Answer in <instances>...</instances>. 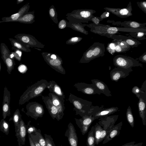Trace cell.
Listing matches in <instances>:
<instances>
[{"instance_id":"cell-11","label":"cell","mask_w":146,"mask_h":146,"mask_svg":"<svg viewBox=\"0 0 146 146\" xmlns=\"http://www.w3.org/2000/svg\"><path fill=\"white\" fill-rule=\"evenodd\" d=\"M1 58L7 67V71L11 74L15 65L14 58H11V52L5 44L2 43L0 44Z\"/></svg>"},{"instance_id":"cell-12","label":"cell","mask_w":146,"mask_h":146,"mask_svg":"<svg viewBox=\"0 0 146 146\" xmlns=\"http://www.w3.org/2000/svg\"><path fill=\"white\" fill-rule=\"evenodd\" d=\"M41 96L46 108L52 118L54 119H56L58 121L61 119L64 115V111L52 104L48 96L42 95Z\"/></svg>"},{"instance_id":"cell-42","label":"cell","mask_w":146,"mask_h":146,"mask_svg":"<svg viewBox=\"0 0 146 146\" xmlns=\"http://www.w3.org/2000/svg\"><path fill=\"white\" fill-rule=\"evenodd\" d=\"M44 135L46 146H55L51 135L46 134H44Z\"/></svg>"},{"instance_id":"cell-18","label":"cell","mask_w":146,"mask_h":146,"mask_svg":"<svg viewBox=\"0 0 146 146\" xmlns=\"http://www.w3.org/2000/svg\"><path fill=\"white\" fill-rule=\"evenodd\" d=\"M11 94L10 91L5 86L4 88L3 99L2 103V116L3 119L11 115L10 103Z\"/></svg>"},{"instance_id":"cell-58","label":"cell","mask_w":146,"mask_h":146,"mask_svg":"<svg viewBox=\"0 0 146 146\" xmlns=\"http://www.w3.org/2000/svg\"><path fill=\"white\" fill-rule=\"evenodd\" d=\"M35 48V49H37L38 50H41V49H40L39 48Z\"/></svg>"},{"instance_id":"cell-54","label":"cell","mask_w":146,"mask_h":146,"mask_svg":"<svg viewBox=\"0 0 146 146\" xmlns=\"http://www.w3.org/2000/svg\"><path fill=\"white\" fill-rule=\"evenodd\" d=\"M140 89L142 91H146V80L143 83Z\"/></svg>"},{"instance_id":"cell-17","label":"cell","mask_w":146,"mask_h":146,"mask_svg":"<svg viewBox=\"0 0 146 146\" xmlns=\"http://www.w3.org/2000/svg\"><path fill=\"white\" fill-rule=\"evenodd\" d=\"M133 71L132 68L125 69L116 67L110 72V78L113 81L117 82L120 79L126 77Z\"/></svg>"},{"instance_id":"cell-36","label":"cell","mask_w":146,"mask_h":146,"mask_svg":"<svg viewBox=\"0 0 146 146\" xmlns=\"http://www.w3.org/2000/svg\"><path fill=\"white\" fill-rule=\"evenodd\" d=\"M94 126H92L88 133L86 140L87 146H95V142L94 135Z\"/></svg>"},{"instance_id":"cell-39","label":"cell","mask_w":146,"mask_h":146,"mask_svg":"<svg viewBox=\"0 0 146 146\" xmlns=\"http://www.w3.org/2000/svg\"><path fill=\"white\" fill-rule=\"evenodd\" d=\"M10 126L9 123L4 119H2L0 122V130L6 135H8Z\"/></svg>"},{"instance_id":"cell-33","label":"cell","mask_w":146,"mask_h":146,"mask_svg":"<svg viewBox=\"0 0 146 146\" xmlns=\"http://www.w3.org/2000/svg\"><path fill=\"white\" fill-rule=\"evenodd\" d=\"M112 41L115 43V52L117 53L124 52L129 50L131 48V46L127 43L123 45H121L120 44L117 40L114 39Z\"/></svg>"},{"instance_id":"cell-55","label":"cell","mask_w":146,"mask_h":146,"mask_svg":"<svg viewBox=\"0 0 146 146\" xmlns=\"http://www.w3.org/2000/svg\"><path fill=\"white\" fill-rule=\"evenodd\" d=\"M28 137L30 146H35L29 134H28Z\"/></svg>"},{"instance_id":"cell-48","label":"cell","mask_w":146,"mask_h":146,"mask_svg":"<svg viewBox=\"0 0 146 146\" xmlns=\"http://www.w3.org/2000/svg\"><path fill=\"white\" fill-rule=\"evenodd\" d=\"M136 142L135 141H131L121 146H142L143 144V142H140L135 144Z\"/></svg>"},{"instance_id":"cell-4","label":"cell","mask_w":146,"mask_h":146,"mask_svg":"<svg viewBox=\"0 0 146 146\" xmlns=\"http://www.w3.org/2000/svg\"><path fill=\"white\" fill-rule=\"evenodd\" d=\"M96 11L92 9H81L74 10L67 13L66 18L68 21L81 23H88L90 21L93 14Z\"/></svg>"},{"instance_id":"cell-57","label":"cell","mask_w":146,"mask_h":146,"mask_svg":"<svg viewBox=\"0 0 146 146\" xmlns=\"http://www.w3.org/2000/svg\"><path fill=\"white\" fill-rule=\"evenodd\" d=\"M24 1V0H17V5L23 2Z\"/></svg>"},{"instance_id":"cell-40","label":"cell","mask_w":146,"mask_h":146,"mask_svg":"<svg viewBox=\"0 0 146 146\" xmlns=\"http://www.w3.org/2000/svg\"><path fill=\"white\" fill-rule=\"evenodd\" d=\"M12 49L14 51L12 52L13 54L14 58L20 62L21 59L22 55V52L20 50L14 47H12Z\"/></svg>"},{"instance_id":"cell-28","label":"cell","mask_w":146,"mask_h":146,"mask_svg":"<svg viewBox=\"0 0 146 146\" xmlns=\"http://www.w3.org/2000/svg\"><path fill=\"white\" fill-rule=\"evenodd\" d=\"M34 13V11L28 12L14 22H18L24 24H32L34 23L35 21Z\"/></svg>"},{"instance_id":"cell-41","label":"cell","mask_w":146,"mask_h":146,"mask_svg":"<svg viewBox=\"0 0 146 146\" xmlns=\"http://www.w3.org/2000/svg\"><path fill=\"white\" fill-rule=\"evenodd\" d=\"M82 39V38L80 36L72 37L66 41V44H67L74 45L80 42Z\"/></svg>"},{"instance_id":"cell-43","label":"cell","mask_w":146,"mask_h":146,"mask_svg":"<svg viewBox=\"0 0 146 146\" xmlns=\"http://www.w3.org/2000/svg\"><path fill=\"white\" fill-rule=\"evenodd\" d=\"M115 44L113 41L109 43L106 48L107 51L112 55L115 52Z\"/></svg>"},{"instance_id":"cell-56","label":"cell","mask_w":146,"mask_h":146,"mask_svg":"<svg viewBox=\"0 0 146 146\" xmlns=\"http://www.w3.org/2000/svg\"><path fill=\"white\" fill-rule=\"evenodd\" d=\"M35 146H41L39 143L35 140H32Z\"/></svg>"},{"instance_id":"cell-1","label":"cell","mask_w":146,"mask_h":146,"mask_svg":"<svg viewBox=\"0 0 146 146\" xmlns=\"http://www.w3.org/2000/svg\"><path fill=\"white\" fill-rule=\"evenodd\" d=\"M49 84L46 80L41 79L29 87L21 96L19 105H22L31 99L41 96Z\"/></svg>"},{"instance_id":"cell-19","label":"cell","mask_w":146,"mask_h":146,"mask_svg":"<svg viewBox=\"0 0 146 146\" xmlns=\"http://www.w3.org/2000/svg\"><path fill=\"white\" fill-rule=\"evenodd\" d=\"M64 135L68 138L70 146H78V138L76 130L73 124L70 122L67 126Z\"/></svg>"},{"instance_id":"cell-26","label":"cell","mask_w":146,"mask_h":146,"mask_svg":"<svg viewBox=\"0 0 146 146\" xmlns=\"http://www.w3.org/2000/svg\"><path fill=\"white\" fill-rule=\"evenodd\" d=\"M48 96L52 104L64 111L65 109L64 103L65 101L64 99L50 92L49 93Z\"/></svg>"},{"instance_id":"cell-44","label":"cell","mask_w":146,"mask_h":146,"mask_svg":"<svg viewBox=\"0 0 146 146\" xmlns=\"http://www.w3.org/2000/svg\"><path fill=\"white\" fill-rule=\"evenodd\" d=\"M31 121H29L27 125V132L28 134H30L32 133L35 132L37 129L34 126L30 124Z\"/></svg>"},{"instance_id":"cell-52","label":"cell","mask_w":146,"mask_h":146,"mask_svg":"<svg viewBox=\"0 0 146 146\" xmlns=\"http://www.w3.org/2000/svg\"><path fill=\"white\" fill-rule=\"evenodd\" d=\"M139 60L143 62L146 63V52H145L139 58Z\"/></svg>"},{"instance_id":"cell-15","label":"cell","mask_w":146,"mask_h":146,"mask_svg":"<svg viewBox=\"0 0 146 146\" xmlns=\"http://www.w3.org/2000/svg\"><path fill=\"white\" fill-rule=\"evenodd\" d=\"M104 9L106 11L110 12L122 18L128 17L132 15L131 3L130 2L127 7L123 8H114L106 7Z\"/></svg>"},{"instance_id":"cell-35","label":"cell","mask_w":146,"mask_h":146,"mask_svg":"<svg viewBox=\"0 0 146 146\" xmlns=\"http://www.w3.org/2000/svg\"><path fill=\"white\" fill-rule=\"evenodd\" d=\"M102 129V127L96 123L94 126V135L95 144L98 145L100 143L101 132Z\"/></svg>"},{"instance_id":"cell-24","label":"cell","mask_w":146,"mask_h":146,"mask_svg":"<svg viewBox=\"0 0 146 146\" xmlns=\"http://www.w3.org/2000/svg\"><path fill=\"white\" fill-rule=\"evenodd\" d=\"M92 60L100 56H103L105 55V49L104 44L99 42H95L92 44Z\"/></svg>"},{"instance_id":"cell-30","label":"cell","mask_w":146,"mask_h":146,"mask_svg":"<svg viewBox=\"0 0 146 146\" xmlns=\"http://www.w3.org/2000/svg\"><path fill=\"white\" fill-rule=\"evenodd\" d=\"M9 40L13 47H15L21 51L28 52L31 51V50L26 45L16 39L9 38Z\"/></svg>"},{"instance_id":"cell-45","label":"cell","mask_w":146,"mask_h":146,"mask_svg":"<svg viewBox=\"0 0 146 146\" xmlns=\"http://www.w3.org/2000/svg\"><path fill=\"white\" fill-rule=\"evenodd\" d=\"M68 22L66 20L62 19L58 23V27L59 29H62L67 27Z\"/></svg>"},{"instance_id":"cell-32","label":"cell","mask_w":146,"mask_h":146,"mask_svg":"<svg viewBox=\"0 0 146 146\" xmlns=\"http://www.w3.org/2000/svg\"><path fill=\"white\" fill-rule=\"evenodd\" d=\"M12 120L14 123L15 132L16 133L18 131L20 126V122L21 120V115L19 110L17 109L14 112L12 117L10 119Z\"/></svg>"},{"instance_id":"cell-7","label":"cell","mask_w":146,"mask_h":146,"mask_svg":"<svg viewBox=\"0 0 146 146\" xmlns=\"http://www.w3.org/2000/svg\"><path fill=\"white\" fill-rule=\"evenodd\" d=\"M119 115L106 116L99 118L98 123L102 127L100 143L103 140L109 131L113 127Z\"/></svg>"},{"instance_id":"cell-29","label":"cell","mask_w":146,"mask_h":146,"mask_svg":"<svg viewBox=\"0 0 146 146\" xmlns=\"http://www.w3.org/2000/svg\"><path fill=\"white\" fill-rule=\"evenodd\" d=\"M121 25L125 28H132L138 29H146V23H141L135 21H125L121 23Z\"/></svg>"},{"instance_id":"cell-51","label":"cell","mask_w":146,"mask_h":146,"mask_svg":"<svg viewBox=\"0 0 146 146\" xmlns=\"http://www.w3.org/2000/svg\"><path fill=\"white\" fill-rule=\"evenodd\" d=\"M102 20L100 17H95L93 15L90 21H92L94 23V24L97 25L98 24L100 21Z\"/></svg>"},{"instance_id":"cell-13","label":"cell","mask_w":146,"mask_h":146,"mask_svg":"<svg viewBox=\"0 0 146 146\" xmlns=\"http://www.w3.org/2000/svg\"><path fill=\"white\" fill-rule=\"evenodd\" d=\"M139 99L137 103L139 112L143 125H146V91H142L136 96Z\"/></svg>"},{"instance_id":"cell-22","label":"cell","mask_w":146,"mask_h":146,"mask_svg":"<svg viewBox=\"0 0 146 146\" xmlns=\"http://www.w3.org/2000/svg\"><path fill=\"white\" fill-rule=\"evenodd\" d=\"M122 124L123 122L121 121L114 125L107 135L103 142V144H106L115 137L119 135L121 129Z\"/></svg>"},{"instance_id":"cell-14","label":"cell","mask_w":146,"mask_h":146,"mask_svg":"<svg viewBox=\"0 0 146 146\" xmlns=\"http://www.w3.org/2000/svg\"><path fill=\"white\" fill-rule=\"evenodd\" d=\"M74 86L78 91L81 92L85 94H101L100 91L92 84H88L84 82H77L74 84Z\"/></svg>"},{"instance_id":"cell-3","label":"cell","mask_w":146,"mask_h":146,"mask_svg":"<svg viewBox=\"0 0 146 146\" xmlns=\"http://www.w3.org/2000/svg\"><path fill=\"white\" fill-rule=\"evenodd\" d=\"M93 27H92L90 31L94 33L102 36L106 35L115 34L119 31L132 32L136 33L139 32H144L145 30L143 29H138L132 28H120L116 27H110L108 25L95 24Z\"/></svg>"},{"instance_id":"cell-59","label":"cell","mask_w":146,"mask_h":146,"mask_svg":"<svg viewBox=\"0 0 146 146\" xmlns=\"http://www.w3.org/2000/svg\"><path fill=\"white\" fill-rule=\"evenodd\" d=\"M1 63H0V72L1 71Z\"/></svg>"},{"instance_id":"cell-10","label":"cell","mask_w":146,"mask_h":146,"mask_svg":"<svg viewBox=\"0 0 146 146\" xmlns=\"http://www.w3.org/2000/svg\"><path fill=\"white\" fill-rule=\"evenodd\" d=\"M118 110L119 108L117 107L104 108V106L100 107L92 106L89 112V115H92L96 119L113 114L117 111Z\"/></svg>"},{"instance_id":"cell-47","label":"cell","mask_w":146,"mask_h":146,"mask_svg":"<svg viewBox=\"0 0 146 146\" xmlns=\"http://www.w3.org/2000/svg\"><path fill=\"white\" fill-rule=\"evenodd\" d=\"M27 66L25 64H21L18 67V70L20 73L23 74L25 73L27 70Z\"/></svg>"},{"instance_id":"cell-46","label":"cell","mask_w":146,"mask_h":146,"mask_svg":"<svg viewBox=\"0 0 146 146\" xmlns=\"http://www.w3.org/2000/svg\"><path fill=\"white\" fill-rule=\"evenodd\" d=\"M137 3L139 7L146 14V1L137 2Z\"/></svg>"},{"instance_id":"cell-16","label":"cell","mask_w":146,"mask_h":146,"mask_svg":"<svg viewBox=\"0 0 146 146\" xmlns=\"http://www.w3.org/2000/svg\"><path fill=\"white\" fill-rule=\"evenodd\" d=\"M74 119L83 135L87 132L90 126L95 120L92 115H85L80 119L75 118Z\"/></svg>"},{"instance_id":"cell-27","label":"cell","mask_w":146,"mask_h":146,"mask_svg":"<svg viewBox=\"0 0 146 146\" xmlns=\"http://www.w3.org/2000/svg\"><path fill=\"white\" fill-rule=\"evenodd\" d=\"M86 26L85 24L72 21H69L67 23V27L73 30L81 33L86 35L88 34V32L84 28Z\"/></svg>"},{"instance_id":"cell-38","label":"cell","mask_w":146,"mask_h":146,"mask_svg":"<svg viewBox=\"0 0 146 146\" xmlns=\"http://www.w3.org/2000/svg\"><path fill=\"white\" fill-rule=\"evenodd\" d=\"M48 13L50 17L53 22L55 23L58 24V21L57 18V13L53 5H52L49 8Z\"/></svg>"},{"instance_id":"cell-6","label":"cell","mask_w":146,"mask_h":146,"mask_svg":"<svg viewBox=\"0 0 146 146\" xmlns=\"http://www.w3.org/2000/svg\"><path fill=\"white\" fill-rule=\"evenodd\" d=\"M113 64L114 66L125 69L140 66L143 65L136 59L131 57L122 55H117L113 58Z\"/></svg>"},{"instance_id":"cell-34","label":"cell","mask_w":146,"mask_h":146,"mask_svg":"<svg viewBox=\"0 0 146 146\" xmlns=\"http://www.w3.org/2000/svg\"><path fill=\"white\" fill-rule=\"evenodd\" d=\"M123 38H114V39H120L125 40L129 46L132 48L137 47L138 45L141 44L139 41L135 39H134L131 37L125 36Z\"/></svg>"},{"instance_id":"cell-9","label":"cell","mask_w":146,"mask_h":146,"mask_svg":"<svg viewBox=\"0 0 146 146\" xmlns=\"http://www.w3.org/2000/svg\"><path fill=\"white\" fill-rule=\"evenodd\" d=\"M15 38L26 45L29 47L43 48L45 45L38 41L33 36L30 34L19 33L15 35Z\"/></svg>"},{"instance_id":"cell-20","label":"cell","mask_w":146,"mask_h":146,"mask_svg":"<svg viewBox=\"0 0 146 146\" xmlns=\"http://www.w3.org/2000/svg\"><path fill=\"white\" fill-rule=\"evenodd\" d=\"M30 7L29 3H27L21 8L17 13L9 17H2L1 18L2 22H14L17 20L28 12Z\"/></svg>"},{"instance_id":"cell-53","label":"cell","mask_w":146,"mask_h":146,"mask_svg":"<svg viewBox=\"0 0 146 146\" xmlns=\"http://www.w3.org/2000/svg\"><path fill=\"white\" fill-rule=\"evenodd\" d=\"M109 13L106 11L104 12L100 16V18L102 20L104 19H105L109 17Z\"/></svg>"},{"instance_id":"cell-49","label":"cell","mask_w":146,"mask_h":146,"mask_svg":"<svg viewBox=\"0 0 146 146\" xmlns=\"http://www.w3.org/2000/svg\"><path fill=\"white\" fill-rule=\"evenodd\" d=\"M145 32H137V38L139 40H143L146 39L145 36L146 35V33H144Z\"/></svg>"},{"instance_id":"cell-23","label":"cell","mask_w":146,"mask_h":146,"mask_svg":"<svg viewBox=\"0 0 146 146\" xmlns=\"http://www.w3.org/2000/svg\"><path fill=\"white\" fill-rule=\"evenodd\" d=\"M93 84L100 91L101 94H104L108 97L112 96L111 92L107 85L103 82L98 79H93L91 80Z\"/></svg>"},{"instance_id":"cell-8","label":"cell","mask_w":146,"mask_h":146,"mask_svg":"<svg viewBox=\"0 0 146 146\" xmlns=\"http://www.w3.org/2000/svg\"><path fill=\"white\" fill-rule=\"evenodd\" d=\"M26 115L35 120L39 117H42L44 113L43 106L36 102H29L26 105Z\"/></svg>"},{"instance_id":"cell-5","label":"cell","mask_w":146,"mask_h":146,"mask_svg":"<svg viewBox=\"0 0 146 146\" xmlns=\"http://www.w3.org/2000/svg\"><path fill=\"white\" fill-rule=\"evenodd\" d=\"M42 55L46 63L57 72L65 74L66 71L63 67V60L58 55L54 53L43 52Z\"/></svg>"},{"instance_id":"cell-37","label":"cell","mask_w":146,"mask_h":146,"mask_svg":"<svg viewBox=\"0 0 146 146\" xmlns=\"http://www.w3.org/2000/svg\"><path fill=\"white\" fill-rule=\"evenodd\" d=\"M126 116L128 122L132 128L133 127L135 124L134 119L131 108L130 106H129L127 109Z\"/></svg>"},{"instance_id":"cell-2","label":"cell","mask_w":146,"mask_h":146,"mask_svg":"<svg viewBox=\"0 0 146 146\" xmlns=\"http://www.w3.org/2000/svg\"><path fill=\"white\" fill-rule=\"evenodd\" d=\"M68 100L73 105L76 115H79L81 117L89 115L92 106V102L78 97L71 93L70 94Z\"/></svg>"},{"instance_id":"cell-21","label":"cell","mask_w":146,"mask_h":146,"mask_svg":"<svg viewBox=\"0 0 146 146\" xmlns=\"http://www.w3.org/2000/svg\"><path fill=\"white\" fill-rule=\"evenodd\" d=\"M27 133V125L22 119L20 122L19 130L16 133L18 146H23L25 145Z\"/></svg>"},{"instance_id":"cell-25","label":"cell","mask_w":146,"mask_h":146,"mask_svg":"<svg viewBox=\"0 0 146 146\" xmlns=\"http://www.w3.org/2000/svg\"><path fill=\"white\" fill-rule=\"evenodd\" d=\"M48 82L49 84L47 88L49 90L50 92L64 99L65 96L61 87L54 80H51Z\"/></svg>"},{"instance_id":"cell-31","label":"cell","mask_w":146,"mask_h":146,"mask_svg":"<svg viewBox=\"0 0 146 146\" xmlns=\"http://www.w3.org/2000/svg\"><path fill=\"white\" fill-rule=\"evenodd\" d=\"M32 140L37 141L41 146H46L44 138L41 133L40 129H37L36 131L30 134Z\"/></svg>"},{"instance_id":"cell-50","label":"cell","mask_w":146,"mask_h":146,"mask_svg":"<svg viewBox=\"0 0 146 146\" xmlns=\"http://www.w3.org/2000/svg\"><path fill=\"white\" fill-rule=\"evenodd\" d=\"M142 92L140 88L137 86H134L132 89V92L136 96Z\"/></svg>"}]
</instances>
